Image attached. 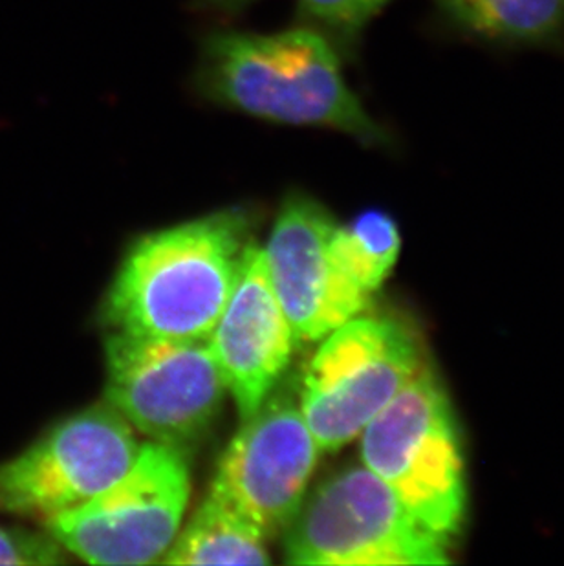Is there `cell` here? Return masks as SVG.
I'll use <instances>...</instances> for the list:
<instances>
[{
  "mask_svg": "<svg viewBox=\"0 0 564 566\" xmlns=\"http://www.w3.org/2000/svg\"><path fill=\"white\" fill-rule=\"evenodd\" d=\"M192 91L215 107L251 118L331 128L365 147L393 144L389 130L351 91L336 46L309 27L208 33L198 49Z\"/></svg>",
  "mask_w": 564,
  "mask_h": 566,
  "instance_id": "6da1fadb",
  "label": "cell"
},
{
  "mask_svg": "<svg viewBox=\"0 0 564 566\" xmlns=\"http://www.w3.org/2000/svg\"><path fill=\"white\" fill-rule=\"evenodd\" d=\"M250 230V213L229 208L139 237L103 303L108 331L208 339L233 294Z\"/></svg>",
  "mask_w": 564,
  "mask_h": 566,
  "instance_id": "7a4b0ae2",
  "label": "cell"
},
{
  "mask_svg": "<svg viewBox=\"0 0 564 566\" xmlns=\"http://www.w3.org/2000/svg\"><path fill=\"white\" fill-rule=\"evenodd\" d=\"M288 565H446V537L410 517L367 465L321 482L282 532Z\"/></svg>",
  "mask_w": 564,
  "mask_h": 566,
  "instance_id": "3957f363",
  "label": "cell"
},
{
  "mask_svg": "<svg viewBox=\"0 0 564 566\" xmlns=\"http://www.w3.org/2000/svg\"><path fill=\"white\" fill-rule=\"evenodd\" d=\"M105 375L108 406L150 442L180 451L206 437L229 395L208 339L111 332Z\"/></svg>",
  "mask_w": 564,
  "mask_h": 566,
  "instance_id": "277c9868",
  "label": "cell"
},
{
  "mask_svg": "<svg viewBox=\"0 0 564 566\" xmlns=\"http://www.w3.org/2000/svg\"><path fill=\"white\" fill-rule=\"evenodd\" d=\"M189 492L184 451L149 440L113 484L41 524L81 562L153 565L166 556L181 528Z\"/></svg>",
  "mask_w": 564,
  "mask_h": 566,
  "instance_id": "5b68a950",
  "label": "cell"
},
{
  "mask_svg": "<svg viewBox=\"0 0 564 566\" xmlns=\"http://www.w3.org/2000/svg\"><path fill=\"white\" fill-rule=\"evenodd\" d=\"M323 339L299 406L321 451L332 453L357 439L424 361L415 337L390 319L357 315Z\"/></svg>",
  "mask_w": 564,
  "mask_h": 566,
  "instance_id": "8992f818",
  "label": "cell"
},
{
  "mask_svg": "<svg viewBox=\"0 0 564 566\" xmlns=\"http://www.w3.org/2000/svg\"><path fill=\"white\" fill-rule=\"evenodd\" d=\"M139 448L130 423L107 401L74 412L0 464V513L44 523L113 484Z\"/></svg>",
  "mask_w": 564,
  "mask_h": 566,
  "instance_id": "52a82bcc",
  "label": "cell"
},
{
  "mask_svg": "<svg viewBox=\"0 0 564 566\" xmlns=\"http://www.w3.org/2000/svg\"><path fill=\"white\" fill-rule=\"evenodd\" d=\"M321 448L304 420L299 395L278 387L226 448L211 495L250 518L268 539L278 537L309 495Z\"/></svg>",
  "mask_w": 564,
  "mask_h": 566,
  "instance_id": "ba28073f",
  "label": "cell"
},
{
  "mask_svg": "<svg viewBox=\"0 0 564 566\" xmlns=\"http://www.w3.org/2000/svg\"><path fill=\"white\" fill-rule=\"evenodd\" d=\"M336 220L303 192L284 198L264 250L273 290L301 342H320L363 314L368 292L332 259Z\"/></svg>",
  "mask_w": 564,
  "mask_h": 566,
  "instance_id": "9c48e42d",
  "label": "cell"
},
{
  "mask_svg": "<svg viewBox=\"0 0 564 566\" xmlns=\"http://www.w3.org/2000/svg\"><path fill=\"white\" fill-rule=\"evenodd\" d=\"M295 332L282 308L267 256L251 242L233 294L208 337L209 350L239 409L240 422L272 395L292 361Z\"/></svg>",
  "mask_w": 564,
  "mask_h": 566,
  "instance_id": "30bf717a",
  "label": "cell"
},
{
  "mask_svg": "<svg viewBox=\"0 0 564 566\" xmlns=\"http://www.w3.org/2000/svg\"><path fill=\"white\" fill-rule=\"evenodd\" d=\"M448 417H451V407L442 385L421 365L359 434L363 465L395 484L418 446Z\"/></svg>",
  "mask_w": 564,
  "mask_h": 566,
  "instance_id": "8fae6325",
  "label": "cell"
},
{
  "mask_svg": "<svg viewBox=\"0 0 564 566\" xmlns=\"http://www.w3.org/2000/svg\"><path fill=\"white\" fill-rule=\"evenodd\" d=\"M443 27L497 49L564 52V0H431Z\"/></svg>",
  "mask_w": 564,
  "mask_h": 566,
  "instance_id": "7c38bea8",
  "label": "cell"
},
{
  "mask_svg": "<svg viewBox=\"0 0 564 566\" xmlns=\"http://www.w3.org/2000/svg\"><path fill=\"white\" fill-rule=\"evenodd\" d=\"M390 486L424 528L443 537L457 532L466 510V484L452 415L427 434Z\"/></svg>",
  "mask_w": 564,
  "mask_h": 566,
  "instance_id": "4fadbf2b",
  "label": "cell"
},
{
  "mask_svg": "<svg viewBox=\"0 0 564 566\" xmlns=\"http://www.w3.org/2000/svg\"><path fill=\"white\" fill-rule=\"evenodd\" d=\"M268 537L222 499H203L178 530L160 563L166 565H270Z\"/></svg>",
  "mask_w": 564,
  "mask_h": 566,
  "instance_id": "5bb4252c",
  "label": "cell"
},
{
  "mask_svg": "<svg viewBox=\"0 0 564 566\" xmlns=\"http://www.w3.org/2000/svg\"><path fill=\"white\" fill-rule=\"evenodd\" d=\"M398 224L379 209H367L331 235L332 259L341 272L365 292L378 290L398 261Z\"/></svg>",
  "mask_w": 564,
  "mask_h": 566,
  "instance_id": "9a60e30c",
  "label": "cell"
},
{
  "mask_svg": "<svg viewBox=\"0 0 564 566\" xmlns=\"http://www.w3.org/2000/svg\"><path fill=\"white\" fill-rule=\"evenodd\" d=\"M393 0H297L299 21L325 35L341 57H352L368 24Z\"/></svg>",
  "mask_w": 564,
  "mask_h": 566,
  "instance_id": "2e32d148",
  "label": "cell"
},
{
  "mask_svg": "<svg viewBox=\"0 0 564 566\" xmlns=\"http://www.w3.org/2000/svg\"><path fill=\"white\" fill-rule=\"evenodd\" d=\"M69 563V552L43 530L0 524V565L54 566Z\"/></svg>",
  "mask_w": 564,
  "mask_h": 566,
  "instance_id": "e0dca14e",
  "label": "cell"
},
{
  "mask_svg": "<svg viewBox=\"0 0 564 566\" xmlns=\"http://www.w3.org/2000/svg\"><path fill=\"white\" fill-rule=\"evenodd\" d=\"M257 0H195V6L208 11H237Z\"/></svg>",
  "mask_w": 564,
  "mask_h": 566,
  "instance_id": "ac0fdd59",
  "label": "cell"
}]
</instances>
